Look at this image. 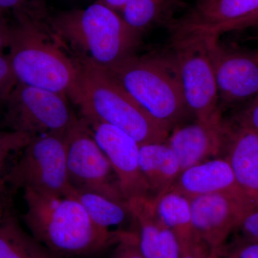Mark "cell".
<instances>
[{
	"label": "cell",
	"mask_w": 258,
	"mask_h": 258,
	"mask_svg": "<svg viewBox=\"0 0 258 258\" xmlns=\"http://www.w3.org/2000/svg\"><path fill=\"white\" fill-rule=\"evenodd\" d=\"M23 220L34 238L57 258L86 257L115 245L125 231L97 226L74 195L24 189Z\"/></svg>",
	"instance_id": "obj_1"
},
{
	"label": "cell",
	"mask_w": 258,
	"mask_h": 258,
	"mask_svg": "<svg viewBox=\"0 0 258 258\" xmlns=\"http://www.w3.org/2000/svg\"><path fill=\"white\" fill-rule=\"evenodd\" d=\"M47 25L59 42L77 54L76 59L107 69L134 55L142 34L103 1L49 18Z\"/></svg>",
	"instance_id": "obj_2"
},
{
	"label": "cell",
	"mask_w": 258,
	"mask_h": 258,
	"mask_svg": "<svg viewBox=\"0 0 258 258\" xmlns=\"http://www.w3.org/2000/svg\"><path fill=\"white\" fill-rule=\"evenodd\" d=\"M76 60L80 79L75 103L81 118L117 127L139 144L166 142L169 131L144 109L109 70L85 59Z\"/></svg>",
	"instance_id": "obj_3"
},
{
	"label": "cell",
	"mask_w": 258,
	"mask_h": 258,
	"mask_svg": "<svg viewBox=\"0 0 258 258\" xmlns=\"http://www.w3.org/2000/svg\"><path fill=\"white\" fill-rule=\"evenodd\" d=\"M15 18L8 55L18 82L63 94L75 103L80 79L76 59L61 50L55 37L52 40L47 23Z\"/></svg>",
	"instance_id": "obj_4"
},
{
	"label": "cell",
	"mask_w": 258,
	"mask_h": 258,
	"mask_svg": "<svg viewBox=\"0 0 258 258\" xmlns=\"http://www.w3.org/2000/svg\"><path fill=\"white\" fill-rule=\"evenodd\" d=\"M108 70L144 109L169 132L187 111L173 56L134 55Z\"/></svg>",
	"instance_id": "obj_5"
},
{
	"label": "cell",
	"mask_w": 258,
	"mask_h": 258,
	"mask_svg": "<svg viewBox=\"0 0 258 258\" xmlns=\"http://www.w3.org/2000/svg\"><path fill=\"white\" fill-rule=\"evenodd\" d=\"M21 152L18 160L3 176L0 187L6 184L15 190L70 195L73 187L68 174L66 135L35 136Z\"/></svg>",
	"instance_id": "obj_6"
},
{
	"label": "cell",
	"mask_w": 258,
	"mask_h": 258,
	"mask_svg": "<svg viewBox=\"0 0 258 258\" xmlns=\"http://www.w3.org/2000/svg\"><path fill=\"white\" fill-rule=\"evenodd\" d=\"M5 120L12 131L32 137L66 135L76 120L67 96L18 83L5 101Z\"/></svg>",
	"instance_id": "obj_7"
},
{
	"label": "cell",
	"mask_w": 258,
	"mask_h": 258,
	"mask_svg": "<svg viewBox=\"0 0 258 258\" xmlns=\"http://www.w3.org/2000/svg\"><path fill=\"white\" fill-rule=\"evenodd\" d=\"M66 139L68 174L71 186L127 203L109 161L82 118H76L66 133Z\"/></svg>",
	"instance_id": "obj_8"
},
{
	"label": "cell",
	"mask_w": 258,
	"mask_h": 258,
	"mask_svg": "<svg viewBox=\"0 0 258 258\" xmlns=\"http://www.w3.org/2000/svg\"><path fill=\"white\" fill-rule=\"evenodd\" d=\"M173 45V58L186 110L203 121L221 116L216 80L205 42Z\"/></svg>",
	"instance_id": "obj_9"
},
{
	"label": "cell",
	"mask_w": 258,
	"mask_h": 258,
	"mask_svg": "<svg viewBox=\"0 0 258 258\" xmlns=\"http://www.w3.org/2000/svg\"><path fill=\"white\" fill-rule=\"evenodd\" d=\"M258 13V0H198L186 14L173 20L172 42L204 41L242 30Z\"/></svg>",
	"instance_id": "obj_10"
},
{
	"label": "cell",
	"mask_w": 258,
	"mask_h": 258,
	"mask_svg": "<svg viewBox=\"0 0 258 258\" xmlns=\"http://www.w3.org/2000/svg\"><path fill=\"white\" fill-rule=\"evenodd\" d=\"M216 80L220 101L250 102L258 96V52L224 45L219 38L204 40Z\"/></svg>",
	"instance_id": "obj_11"
},
{
	"label": "cell",
	"mask_w": 258,
	"mask_h": 258,
	"mask_svg": "<svg viewBox=\"0 0 258 258\" xmlns=\"http://www.w3.org/2000/svg\"><path fill=\"white\" fill-rule=\"evenodd\" d=\"M194 228L212 250L219 252L246 212L254 208L246 195L216 193L190 199Z\"/></svg>",
	"instance_id": "obj_12"
},
{
	"label": "cell",
	"mask_w": 258,
	"mask_h": 258,
	"mask_svg": "<svg viewBox=\"0 0 258 258\" xmlns=\"http://www.w3.org/2000/svg\"><path fill=\"white\" fill-rule=\"evenodd\" d=\"M83 120L109 161L118 179L120 191L126 202L132 198L154 197L141 171L140 144L113 125Z\"/></svg>",
	"instance_id": "obj_13"
},
{
	"label": "cell",
	"mask_w": 258,
	"mask_h": 258,
	"mask_svg": "<svg viewBox=\"0 0 258 258\" xmlns=\"http://www.w3.org/2000/svg\"><path fill=\"white\" fill-rule=\"evenodd\" d=\"M229 128L221 116L176 126L166 144L177 157L181 171L209 159L217 158L225 147Z\"/></svg>",
	"instance_id": "obj_14"
},
{
	"label": "cell",
	"mask_w": 258,
	"mask_h": 258,
	"mask_svg": "<svg viewBox=\"0 0 258 258\" xmlns=\"http://www.w3.org/2000/svg\"><path fill=\"white\" fill-rule=\"evenodd\" d=\"M127 205L138 226V246L144 258H180L179 242L157 215L153 197L132 198Z\"/></svg>",
	"instance_id": "obj_15"
},
{
	"label": "cell",
	"mask_w": 258,
	"mask_h": 258,
	"mask_svg": "<svg viewBox=\"0 0 258 258\" xmlns=\"http://www.w3.org/2000/svg\"><path fill=\"white\" fill-rule=\"evenodd\" d=\"M170 190L177 191L189 200L216 193L246 195L237 185L228 161L225 158L220 157L209 159L184 169Z\"/></svg>",
	"instance_id": "obj_16"
},
{
	"label": "cell",
	"mask_w": 258,
	"mask_h": 258,
	"mask_svg": "<svg viewBox=\"0 0 258 258\" xmlns=\"http://www.w3.org/2000/svg\"><path fill=\"white\" fill-rule=\"evenodd\" d=\"M225 148V158L237 185L253 203L258 191V134L238 124L233 130L229 129Z\"/></svg>",
	"instance_id": "obj_17"
},
{
	"label": "cell",
	"mask_w": 258,
	"mask_h": 258,
	"mask_svg": "<svg viewBox=\"0 0 258 258\" xmlns=\"http://www.w3.org/2000/svg\"><path fill=\"white\" fill-rule=\"evenodd\" d=\"M139 164L154 197L170 190L181 172L177 157L166 142L140 144Z\"/></svg>",
	"instance_id": "obj_18"
},
{
	"label": "cell",
	"mask_w": 258,
	"mask_h": 258,
	"mask_svg": "<svg viewBox=\"0 0 258 258\" xmlns=\"http://www.w3.org/2000/svg\"><path fill=\"white\" fill-rule=\"evenodd\" d=\"M157 215L176 236L180 252L203 241L194 228L189 199L174 190L153 197Z\"/></svg>",
	"instance_id": "obj_19"
},
{
	"label": "cell",
	"mask_w": 258,
	"mask_h": 258,
	"mask_svg": "<svg viewBox=\"0 0 258 258\" xmlns=\"http://www.w3.org/2000/svg\"><path fill=\"white\" fill-rule=\"evenodd\" d=\"M38 241L23 230L18 220L7 211L0 222V258H52Z\"/></svg>",
	"instance_id": "obj_20"
},
{
	"label": "cell",
	"mask_w": 258,
	"mask_h": 258,
	"mask_svg": "<svg viewBox=\"0 0 258 258\" xmlns=\"http://www.w3.org/2000/svg\"><path fill=\"white\" fill-rule=\"evenodd\" d=\"M181 0H128L122 9V18L140 33L159 24L172 23L173 15Z\"/></svg>",
	"instance_id": "obj_21"
},
{
	"label": "cell",
	"mask_w": 258,
	"mask_h": 258,
	"mask_svg": "<svg viewBox=\"0 0 258 258\" xmlns=\"http://www.w3.org/2000/svg\"><path fill=\"white\" fill-rule=\"evenodd\" d=\"M70 194L79 200L92 221L105 230H110L112 227L120 225L128 217L132 216L127 203L115 201L99 194L74 188Z\"/></svg>",
	"instance_id": "obj_22"
},
{
	"label": "cell",
	"mask_w": 258,
	"mask_h": 258,
	"mask_svg": "<svg viewBox=\"0 0 258 258\" xmlns=\"http://www.w3.org/2000/svg\"><path fill=\"white\" fill-rule=\"evenodd\" d=\"M10 11L14 17H25L37 23H47L45 0H0V12Z\"/></svg>",
	"instance_id": "obj_23"
},
{
	"label": "cell",
	"mask_w": 258,
	"mask_h": 258,
	"mask_svg": "<svg viewBox=\"0 0 258 258\" xmlns=\"http://www.w3.org/2000/svg\"><path fill=\"white\" fill-rule=\"evenodd\" d=\"M32 136L24 132L12 131L0 132V184L3 177V170L7 161L13 153L21 152L31 140Z\"/></svg>",
	"instance_id": "obj_24"
},
{
	"label": "cell",
	"mask_w": 258,
	"mask_h": 258,
	"mask_svg": "<svg viewBox=\"0 0 258 258\" xmlns=\"http://www.w3.org/2000/svg\"><path fill=\"white\" fill-rule=\"evenodd\" d=\"M18 83L9 56L0 53V98L5 101Z\"/></svg>",
	"instance_id": "obj_25"
},
{
	"label": "cell",
	"mask_w": 258,
	"mask_h": 258,
	"mask_svg": "<svg viewBox=\"0 0 258 258\" xmlns=\"http://www.w3.org/2000/svg\"><path fill=\"white\" fill-rule=\"evenodd\" d=\"M113 258H144L139 250L137 233L125 232L115 244Z\"/></svg>",
	"instance_id": "obj_26"
},
{
	"label": "cell",
	"mask_w": 258,
	"mask_h": 258,
	"mask_svg": "<svg viewBox=\"0 0 258 258\" xmlns=\"http://www.w3.org/2000/svg\"><path fill=\"white\" fill-rule=\"evenodd\" d=\"M225 258H258V242L242 237L227 251Z\"/></svg>",
	"instance_id": "obj_27"
},
{
	"label": "cell",
	"mask_w": 258,
	"mask_h": 258,
	"mask_svg": "<svg viewBox=\"0 0 258 258\" xmlns=\"http://www.w3.org/2000/svg\"><path fill=\"white\" fill-rule=\"evenodd\" d=\"M238 228L242 231L244 238L258 242V208L246 212Z\"/></svg>",
	"instance_id": "obj_28"
},
{
	"label": "cell",
	"mask_w": 258,
	"mask_h": 258,
	"mask_svg": "<svg viewBox=\"0 0 258 258\" xmlns=\"http://www.w3.org/2000/svg\"><path fill=\"white\" fill-rule=\"evenodd\" d=\"M238 124L247 127L258 134V96L249 102L239 115Z\"/></svg>",
	"instance_id": "obj_29"
},
{
	"label": "cell",
	"mask_w": 258,
	"mask_h": 258,
	"mask_svg": "<svg viewBox=\"0 0 258 258\" xmlns=\"http://www.w3.org/2000/svg\"><path fill=\"white\" fill-rule=\"evenodd\" d=\"M180 258H220L218 252L212 250L205 242H200L180 252Z\"/></svg>",
	"instance_id": "obj_30"
},
{
	"label": "cell",
	"mask_w": 258,
	"mask_h": 258,
	"mask_svg": "<svg viewBox=\"0 0 258 258\" xmlns=\"http://www.w3.org/2000/svg\"><path fill=\"white\" fill-rule=\"evenodd\" d=\"M11 40V25L7 21L4 13L0 12V53L8 48Z\"/></svg>",
	"instance_id": "obj_31"
},
{
	"label": "cell",
	"mask_w": 258,
	"mask_h": 258,
	"mask_svg": "<svg viewBox=\"0 0 258 258\" xmlns=\"http://www.w3.org/2000/svg\"><path fill=\"white\" fill-rule=\"evenodd\" d=\"M250 28L257 29V30H258V13L254 15V16L252 17L250 20H248L247 23L244 24V26L242 27V30Z\"/></svg>",
	"instance_id": "obj_32"
},
{
	"label": "cell",
	"mask_w": 258,
	"mask_h": 258,
	"mask_svg": "<svg viewBox=\"0 0 258 258\" xmlns=\"http://www.w3.org/2000/svg\"><path fill=\"white\" fill-rule=\"evenodd\" d=\"M7 211H8V210H7L6 205H5V202L3 201L2 199H0V222L3 220V218L4 217Z\"/></svg>",
	"instance_id": "obj_33"
},
{
	"label": "cell",
	"mask_w": 258,
	"mask_h": 258,
	"mask_svg": "<svg viewBox=\"0 0 258 258\" xmlns=\"http://www.w3.org/2000/svg\"><path fill=\"white\" fill-rule=\"evenodd\" d=\"M253 203L254 208H258V191L256 193L255 196H254Z\"/></svg>",
	"instance_id": "obj_34"
},
{
	"label": "cell",
	"mask_w": 258,
	"mask_h": 258,
	"mask_svg": "<svg viewBox=\"0 0 258 258\" xmlns=\"http://www.w3.org/2000/svg\"><path fill=\"white\" fill-rule=\"evenodd\" d=\"M5 103V100L3 99V98H0V106H1L2 103Z\"/></svg>",
	"instance_id": "obj_35"
},
{
	"label": "cell",
	"mask_w": 258,
	"mask_h": 258,
	"mask_svg": "<svg viewBox=\"0 0 258 258\" xmlns=\"http://www.w3.org/2000/svg\"><path fill=\"white\" fill-rule=\"evenodd\" d=\"M52 258H57V257H55V256H53V257H52Z\"/></svg>",
	"instance_id": "obj_36"
}]
</instances>
